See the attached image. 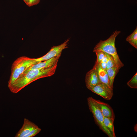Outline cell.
Returning <instances> with one entry per match:
<instances>
[{
  "instance_id": "1",
  "label": "cell",
  "mask_w": 137,
  "mask_h": 137,
  "mask_svg": "<svg viewBox=\"0 0 137 137\" xmlns=\"http://www.w3.org/2000/svg\"><path fill=\"white\" fill-rule=\"evenodd\" d=\"M57 64L47 68L31 70L20 77L14 83L8 87L11 92L18 93L32 82L39 79L50 76L55 73Z\"/></svg>"
},
{
  "instance_id": "2",
  "label": "cell",
  "mask_w": 137,
  "mask_h": 137,
  "mask_svg": "<svg viewBox=\"0 0 137 137\" xmlns=\"http://www.w3.org/2000/svg\"><path fill=\"white\" fill-rule=\"evenodd\" d=\"M121 32L120 31H115L107 39L100 40L95 46L93 52L101 50L112 56L116 64L119 69L124 66L120 59L117 53L115 45L116 37Z\"/></svg>"
},
{
  "instance_id": "3",
  "label": "cell",
  "mask_w": 137,
  "mask_h": 137,
  "mask_svg": "<svg viewBox=\"0 0 137 137\" xmlns=\"http://www.w3.org/2000/svg\"><path fill=\"white\" fill-rule=\"evenodd\" d=\"M37 63L35 58L22 56L16 59L11 66V74L8 81V87L12 85L29 67Z\"/></svg>"
},
{
  "instance_id": "4",
  "label": "cell",
  "mask_w": 137,
  "mask_h": 137,
  "mask_svg": "<svg viewBox=\"0 0 137 137\" xmlns=\"http://www.w3.org/2000/svg\"><path fill=\"white\" fill-rule=\"evenodd\" d=\"M87 103L89 109L93 115L96 124L100 129L109 137H113L104 123V116L97 104L96 99L92 97L87 98Z\"/></svg>"
},
{
  "instance_id": "5",
  "label": "cell",
  "mask_w": 137,
  "mask_h": 137,
  "mask_svg": "<svg viewBox=\"0 0 137 137\" xmlns=\"http://www.w3.org/2000/svg\"><path fill=\"white\" fill-rule=\"evenodd\" d=\"M41 129L28 119L24 118L23 125L15 137H32L39 133Z\"/></svg>"
},
{
  "instance_id": "6",
  "label": "cell",
  "mask_w": 137,
  "mask_h": 137,
  "mask_svg": "<svg viewBox=\"0 0 137 137\" xmlns=\"http://www.w3.org/2000/svg\"><path fill=\"white\" fill-rule=\"evenodd\" d=\"M70 40L67 39L60 45L53 46L49 51L44 56L35 58L37 63L50 59L61 54L63 50L67 47Z\"/></svg>"
},
{
  "instance_id": "7",
  "label": "cell",
  "mask_w": 137,
  "mask_h": 137,
  "mask_svg": "<svg viewBox=\"0 0 137 137\" xmlns=\"http://www.w3.org/2000/svg\"><path fill=\"white\" fill-rule=\"evenodd\" d=\"M90 90L107 100H110L113 95V89L101 82H99Z\"/></svg>"
},
{
  "instance_id": "8",
  "label": "cell",
  "mask_w": 137,
  "mask_h": 137,
  "mask_svg": "<svg viewBox=\"0 0 137 137\" xmlns=\"http://www.w3.org/2000/svg\"><path fill=\"white\" fill-rule=\"evenodd\" d=\"M85 82L87 88L89 90L100 82L97 70L94 66L86 73Z\"/></svg>"
},
{
  "instance_id": "9",
  "label": "cell",
  "mask_w": 137,
  "mask_h": 137,
  "mask_svg": "<svg viewBox=\"0 0 137 137\" xmlns=\"http://www.w3.org/2000/svg\"><path fill=\"white\" fill-rule=\"evenodd\" d=\"M61 55V54H60L49 59L39 62L32 65L25 70L20 77L25 74L31 70L35 69L49 67L57 64Z\"/></svg>"
},
{
  "instance_id": "10",
  "label": "cell",
  "mask_w": 137,
  "mask_h": 137,
  "mask_svg": "<svg viewBox=\"0 0 137 137\" xmlns=\"http://www.w3.org/2000/svg\"><path fill=\"white\" fill-rule=\"evenodd\" d=\"M96 101L104 117L114 120L115 116L113 110L108 104L99 100Z\"/></svg>"
},
{
  "instance_id": "11",
  "label": "cell",
  "mask_w": 137,
  "mask_h": 137,
  "mask_svg": "<svg viewBox=\"0 0 137 137\" xmlns=\"http://www.w3.org/2000/svg\"><path fill=\"white\" fill-rule=\"evenodd\" d=\"M94 66L97 70L100 82L104 83L112 88L110 84L109 80L106 70L102 69L99 64L96 61Z\"/></svg>"
},
{
  "instance_id": "12",
  "label": "cell",
  "mask_w": 137,
  "mask_h": 137,
  "mask_svg": "<svg viewBox=\"0 0 137 137\" xmlns=\"http://www.w3.org/2000/svg\"><path fill=\"white\" fill-rule=\"evenodd\" d=\"M119 69L117 66H114L106 70L108 76L110 85L113 89L115 78Z\"/></svg>"
},
{
  "instance_id": "13",
  "label": "cell",
  "mask_w": 137,
  "mask_h": 137,
  "mask_svg": "<svg viewBox=\"0 0 137 137\" xmlns=\"http://www.w3.org/2000/svg\"><path fill=\"white\" fill-rule=\"evenodd\" d=\"M114 121L109 118L104 117V123L105 126L110 131L113 137H115L114 126Z\"/></svg>"
},
{
  "instance_id": "14",
  "label": "cell",
  "mask_w": 137,
  "mask_h": 137,
  "mask_svg": "<svg viewBox=\"0 0 137 137\" xmlns=\"http://www.w3.org/2000/svg\"><path fill=\"white\" fill-rule=\"evenodd\" d=\"M126 40L132 46L137 48V27L133 32L127 37Z\"/></svg>"
},
{
  "instance_id": "15",
  "label": "cell",
  "mask_w": 137,
  "mask_h": 137,
  "mask_svg": "<svg viewBox=\"0 0 137 137\" xmlns=\"http://www.w3.org/2000/svg\"><path fill=\"white\" fill-rule=\"evenodd\" d=\"M127 85L132 88H137V73L135 74L132 78L127 83Z\"/></svg>"
},
{
  "instance_id": "16",
  "label": "cell",
  "mask_w": 137,
  "mask_h": 137,
  "mask_svg": "<svg viewBox=\"0 0 137 137\" xmlns=\"http://www.w3.org/2000/svg\"><path fill=\"white\" fill-rule=\"evenodd\" d=\"M107 63V66L106 70L114 66H117L113 57L109 54L108 59Z\"/></svg>"
},
{
  "instance_id": "17",
  "label": "cell",
  "mask_w": 137,
  "mask_h": 137,
  "mask_svg": "<svg viewBox=\"0 0 137 137\" xmlns=\"http://www.w3.org/2000/svg\"><path fill=\"white\" fill-rule=\"evenodd\" d=\"M95 53H96L97 57L96 61L98 63H99L104 56L105 52L99 50L96 51Z\"/></svg>"
},
{
  "instance_id": "18",
  "label": "cell",
  "mask_w": 137,
  "mask_h": 137,
  "mask_svg": "<svg viewBox=\"0 0 137 137\" xmlns=\"http://www.w3.org/2000/svg\"><path fill=\"white\" fill-rule=\"evenodd\" d=\"M40 0H28V2L27 5L29 7L37 5L38 4Z\"/></svg>"
},
{
  "instance_id": "19",
  "label": "cell",
  "mask_w": 137,
  "mask_h": 137,
  "mask_svg": "<svg viewBox=\"0 0 137 137\" xmlns=\"http://www.w3.org/2000/svg\"><path fill=\"white\" fill-rule=\"evenodd\" d=\"M108 57L109 54L105 52L104 56L101 62H107L108 59Z\"/></svg>"
},
{
  "instance_id": "20",
  "label": "cell",
  "mask_w": 137,
  "mask_h": 137,
  "mask_svg": "<svg viewBox=\"0 0 137 137\" xmlns=\"http://www.w3.org/2000/svg\"><path fill=\"white\" fill-rule=\"evenodd\" d=\"M101 68L103 69L106 70L107 66V62H101L99 63Z\"/></svg>"
},
{
  "instance_id": "21",
  "label": "cell",
  "mask_w": 137,
  "mask_h": 137,
  "mask_svg": "<svg viewBox=\"0 0 137 137\" xmlns=\"http://www.w3.org/2000/svg\"><path fill=\"white\" fill-rule=\"evenodd\" d=\"M23 0L25 3L27 5L28 3V0Z\"/></svg>"
}]
</instances>
